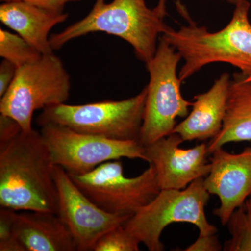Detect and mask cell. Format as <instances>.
I'll use <instances>...</instances> for the list:
<instances>
[{"mask_svg":"<svg viewBox=\"0 0 251 251\" xmlns=\"http://www.w3.org/2000/svg\"><path fill=\"white\" fill-rule=\"evenodd\" d=\"M16 211L7 208L0 209V251H25L14 232Z\"/></svg>","mask_w":251,"mask_h":251,"instance_id":"cell-20","label":"cell"},{"mask_svg":"<svg viewBox=\"0 0 251 251\" xmlns=\"http://www.w3.org/2000/svg\"><path fill=\"white\" fill-rule=\"evenodd\" d=\"M204 179H196L184 189H162L152 201L130 216L124 226L150 251L164 250L162 232L174 223L194 225L202 235L216 234L217 228L206 219L205 206L211 194Z\"/></svg>","mask_w":251,"mask_h":251,"instance_id":"cell-4","label":"cell"},{"mask_svg":"<svg viewBox=\"0 0 251 251\" xmlns=\"http://www.w3.org/2000/svg\"><path fill=\"white\" fill-rule=\"evenodd\" d=\"M68 17L69 14L64 11L45 9L26 1H5L0 5L1 22L42 54L54 53L50 32Z\"/></svg>","mask_w":251,"mask_h":251,"instance_id":"cell-14","label":"cell"},{"mask_svg":"<svg viewBox=\"0 0 251 251\" xmlns=\"http://www.w3.org/2000/svg\"><path fill=\"white\" fill-rule=\"evenodd\" d=\"M224 1H227V2L230 3V4H233L235 5L237 4L238 1H240V0H224Z\"/></svg>","mask_w":251,"mask_h":251,"instance_id":"cell-26","label":"cell"},{"mask_svg":"<svg viewBox=\"0 0 251 251\" xmlns=\"http://www.w3.org/2000/svg\"><path fill=\"white\" fill-rule=\"evenodd\" d=\"M251 4L240 0L235 4L232 19L216 32L195 23L175 30L168 27L162 36L184 60L179 73L181 82L212 63H227L237 67L243 75L251 77Z\"/></svg>","mask_w":251,"mask_h":251,"instance_id":"cell-2","label":"cell"},{"mask_svg":"<svg viewBox=\"0 0 251 251\" xmlns=\"http://www.w3.org/2000/svg\"><path fill=\"white\" fill-rule=\"evenodd\" d=\"M181 54L161 36L156 53L146 64L150 74L139 143L143 146L168 136L176 126L177 117H186L193 103L181 92L176 69Z\"/></svg>","mask_w":251,"mask_h":251,"instance_id":"cell-7","label":"cell"},{"mask_svg":"<svg viewBox=\"0 0 251 251\" xmlns=\"http://www.w3.org/2000/svg\"><path fill=\"white\" fill-rule=\"evenodd\" d=\"M0 1L2 2L11 1H26L45 9L57 11H64L66 5L69 3L78 2L82 0H0Z\"/></svg>","mask_w":251,"mask_h":251,"instance_id":"cell-24","label":"cell"},{"mask_svg":"<svg viewBox=\"0 0 251 251\" xmlns=\"http://www.w3.org/2000/svg\"><path fill=\"white\" fill-rule=\"evenodd\" d=\"M14 232L25 251H77L70 229L54 213H16Z\"/></svg>","mask_w":251,"mask_h":251,"instance_id":"cell-15","label":"cell"},{"mask_svg":"<svg viewBox=\"0 0 251 251\" xmlns=\"http://www.w3.org/2000/svg\"><path fill=\"white\" fill-rule=\"evenodd\" d=\"M140 242L125 226L111 229L96 243L93 251H138Z\"/></svg>","mask_w":251,"mask_h":251,"instance_id":"cell-19","label":"cell"},{"mask_svg":"<svg viewBox=\"0 0 251 251\" xmlns=\"http://www.w3.org/2000/svg\"><path fill=\"white\" fill-rule=\"evenodd\" d=\"M230 82L228 73H224L207 92L195 96L192 110L173 133L179 134L184 142L211 140L219 134L227 110Z\"/></svg>","mask_w":251,"mask_h":251,"instance_id":"cell-13","label":"cell"},{"mask_svg":"<svg viewBox=\"0 0 251 251\" xmlns=\"http://www.w3.org/2000/svg\"><path fill=\"white\" fill-rule=\"evenodd\" d=\"M148 88L131 98L82 104H59L44 109L38 125L55 124L109 139L139 141Z\"/></svg>","mask_w":251,"mask_h":251,"instance_id":"cell-6","label":"cell"},{"mask_svg":"<svg viewBox=\"0 0 251 251\" xmlns=\"http://www.w3.org/2000/svg\"><path fill=\"white\" fill-rule=\"evenodd\" d=\"M41 127L54 165L69 175L85 174L105 162L122 158L147 161L145 148L137 140L109 139L55 124Z\"/></svg>","mask_w":251,"mask_h":251,"instance_id":"cell-9","label":"cell"},{"mask_svg":"<svg viewBox=\"0 0 251 251\" xmlns=\"http://www.w3.org/2000/svg\"><path fill=\"white\" fill-rule=\"evenodd\" d=\"M18 67L14 63L3 59L0 64V98L2 97L12 83Z\"/></svg>","mask_w":251,"mask_h":251,"instance_id":"cell-23","label":"cell"},{"mask_svg":"<svg viewBox=\"0 0 251 251\" xmlns=\"http://www.w3.org/2000/svg\"><path fill=\"white\" fill-rule=\"evenodd\" d=\"M226 226L230 239L225 242L224 251H251V198L237 208Z\"/></svg>","mask_w":251,"mask_h":251,"instance_id":"cell-17","label":"cell"},{"mask_svg":"<svg viewBox=\"0 0 251 251\" xmlns=\"http://www.w3.org/2000/svg\"><path fill=\"white\" fill-rule=\"evenodd\" d=\"M156 7L150 9L145 0H96L89 14L60 32L50 35L53 50L91 33L103 32L121 38L134 50L145 64L153 58L160 37L168 26Z\"/></svg>","mask_w":251,"mask_h":251,"instance_id":"cell-3","label":"cell"},{"mask_svg":"<svg viewBox=\"0 0 251 251\" xmlns=\"http://www.w3.org/2000/svg\"><path fill=\"white\" fill-rule=\"evenodd\" d=\"M23 129L14 119L0 114V145L14 139Z\"/></svg>","mask_w":251,"mask_h":251,"instance_id":"cell-22","label":"cell"},{"mask_svg":"<svg viewBox=\"0 0 251 251\" xmlns=\"http://www.w3.org/2000/svg\"><path fill=\"white\" fill-rule=\"evenodd\" d=\"M58 192L57 214L70 229L77 251H93L96 243L111 229L124 226L130 216L103 210L87 197L62 167H54Z\"/></svg>","mask_w":251,"mask_h":251,"instance_id":"cell-10","label":"cell"},{"mask_svg":"<svg viewBox=\"0 0 251 251\" xmlns=\"http://www.w3.org/2000/svg\"><path fill=\"white\" fill-rule=\"evenodd\" d=\"M53 162L41 132L22 130L0 145V206L57 214Z\"/></svg>","mask_w":251,"mask_h":251,"instance_id":"cell-1","label":"cell"},{"mask_svg":"<svg viewBox=\"0 0 251 251\" xmlns=\"http://www.w3.org/2000/svg\"><path fill=\"white\" fill-rule=\"evenodd\" d=\"M211 155V171L204 186L219 198L214 214L226 226L232 212L251 196V146L238 153L221 148Z\"/></svg>","mask_w":251,"mask_h":251,"instance_id":"cell-12","label":"cell"},{"mask_svg":"<svg viewBox=\"0 0 251 251\" xmlns=\"http://www.w3.org/2000/svg\"><path fill=\"white\" fill-rule=\"evenodd\" d=\"M41 54L18 34L0 29V56L17 67L39 59Z\"/></svg>","mask_w":251,"mask_h":251,"instance_id":"cell-18","label":"cell"},{"mask_svg":"<svg viewBox=\"0 0 251 251\" xmlns=\"http://www.w3.org/2000/svg\"><path fill=\"white\" fill-rule=\"evenodd\" d=\"M71 77L54 53L18 67L9 88L0 99V114L14 119L23 130L33 129L34 112L65 103L70 97Z\"/></svg>","mask_w":251,"mask_h":251,"instance_id":"cell-5","label":"cell"},{"mask_svg":"<svg viewBox=\"0 0 251 251\" xmlns=\"http://www.w3.org/2000/svg\"><path fill=\"white\" fill-rule=\"evenodd\" d=\"M185 251H224L219 237L216 234L209 235L199 234L198 239L189 247L184 249Z\"/></svg>","mask_w":251,"mask_h":251,"instance_id":"cell-21","label":"cell"},{"mask_svg":"<svg viewBox=\"0 0 251 251\" xmlns=\"http://www.w3.org/2000/svg\"><path fill=\"white\" fill-rule=\"evenodd\" d=\"M166 3V0H159V1H158V5L156 6L157 9H158V11L161 12V14L163 15V16H166L167 15ZM176 7H177L178 11H179L180 14H181V16H182L185 19L188 20L191 18L190 17L189 15H188L186 8L183 6L181 1H180V0H176Z\"/></svg>","mask_w":251,"mask_h":251,"instance_id":"cell-25","label":"cell"},{"mask_svg":"<svg viewBox=\"0 0 251 251\" xmlns=\"http://www.w3.org/2000/svg\"><path fill=\"white\" fill-rule=\"evenodd\" d=\"M184 142L179 134L172 133L144 146L147 162L155 168L161 190L184 189L210 173L207 144L184 150L180 148Z\"/></svg>","mask_w":251,"mask_h":251,"instance_id":"cell-11","label":"cell"},{"mask_svg":"<svg viewBox=\"0 0 251 251\" xmlns=\"http://www.w3.org/2000/svg\"><path fill=\"white\" fill-rule=\"evenodd\" d=\"M69 175L92 202L116 215L130 217L161 191L151 164L133 178L125 176L120 159L105 162L85 174Z\"/></svg>","mask_w":251,"mask_h":251,"instance_id":"cell-8","label":"cell"},{"mask_svg":"<svg viewBox=\"0 0 251 251\" xmlns=\"http://www.w3.org/2000/svg\"><path fill=\"white\" fill-rule=\"evenodd\" d=\"M244 141H251V77L238 72L231 79L222 129L207 144L208 152Z\"/></svg>","mask_w":251,"mask_h":251,"instance_id":"cell-16","label":"cell"},{"mask_svg":"<svg viewBox=\"0 0 251 251\" xmlns=\"http://www.w3.org/2000/svg\"><path fill=\"white\" fill-rule=\"evenodd\" d=\"M250 198H251V196H250Z\"/></svg>","mask_w":251,"mask_h":251,"instance_id":"cell-27","label":"cell"}]
</instances>
